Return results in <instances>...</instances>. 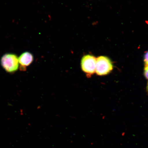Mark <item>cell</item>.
<instances>
[{"label":"cell","mask_w":148,"mask_h":148,"mask_svg":"<svg viewBox=\"0 0 148 148\" xmlns=\"http://www.w3.org/2000/svg\"><path fill=\"white\" fill-rule=\"evenodd\" d=\"M1 64L3 69L10 73L16 71L19 67L17 56L13 53H6L3 55L1 59Z\"/></svg>","instance_id":"1"},{"label":"cell","mask_w":148,"mask_h":148,"mask_svg":"<svg viewBox=\"0 0 148 148\" xmlns=\"http://www.w3.org/2000/svg\"><path fill=\"white\" fill-rule=\"evenodd\" d=\"M113 69L112 61L108 57L100 56L97 58L95 73L99 76L108 75Z\"/></svg>","instance_id":"2"},{"label":"cell","mask_w":148,"mask_h":148,"mask_svg":"<svg viewBox=\"0 0 148 148\" xmlns=\"http://www.w3.org/2000/svg\"><path fill=\"white\" fill-rule=\"evenodd\" d=\"M97 58L91 55L83 56L81 60V66L82 71L87 77H90L95 73Z\"/></svg>","instance_id":"3"},{"label":"cell","mask_w":148,"mask_h":148,"mask_svg":"<svg viewBox=\"0 0 148 148\" xmlns=\"http://www.w3.org/2000/svg\"><path fill=\"white\" fill-rule=\"evenodd\" d=\"M33 59L34 58L32 54L29 52H25L22 53L18 58L20 69L25 70L27 66L32 63Z\"/></svg>","instance_id":"4"},{"label":"cell","mask_w":148,"mask_h":148,"mask_svg":"<svg viewBox=\"0 0 148 148\" xmlns=\"http://www.w3.org/2000/svg\"><path fill=\"white\" fill-rule=\"evenodd\" d=\"M144 60L145 66H148V51L145 53L144 55Z\"/></svg>","instance_id":"5"},{"label":"cell","mask_w":148,"mask_h":148,"mask_svg":"<svg viewBox=\"0 0 148 148\" xmlns=\"http://www.w3.org/2000/svg\"><path fill=\"white\" fill-rule=\"evenodd\" d=\"M144 75L146 78L148 79V66H146L144 69Z\"/></svg>","instance_id":"6"},{"label":"cell","mask_w":148,"mask_h":148,"mask_svg":"<svg viewBox=\"0 0 148 148\" xmlns=\"http://www.w3.org/2000/svg\"><path fill=\"white\" fill-rule=\"evenodd\" d=\"M147 91L148 92V83L147 86Z\"/></svg>","instance_id":"7"}]
</instances>
